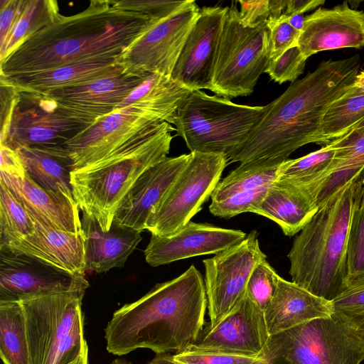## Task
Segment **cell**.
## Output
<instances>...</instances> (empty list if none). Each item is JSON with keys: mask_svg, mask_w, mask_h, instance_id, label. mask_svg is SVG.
Masks as SVG:
<instances>
[{"mask_svg": "<svg viewBox=\"0 0 364 364\" xmlns=\"http://www.w3.org/2000/svg\"><path fill=\"white\" fill-rule=\"evenodd\" d=\"M267 26L269 32V60L277 58L291 48L298 46L301 32L288 23L285 15L282 14L276 19H269Z\"/></svg>", "mask_w": 364, "mask_h": 364, "instance_id": "43", "label": "cell"}, {"mask_svg": "<svg viewBox=\"0 0 364 364\" xmlns=\"http://www.w3.org/2000/svg\"><path fill=\"white\" fill-rule=\"evenodd\" d=\"M357 332L359 337L364 342V317L352 326Z\"/></svg>", "mask_w": 364, "mask_h": 364, "instance_id": "54", "label": "cell"}, {"mask_svg": "<svg viewBox=\"0 0 364 364\" xmlns=\"http://www.w3.org/2000/svg\"><path fill=\"white\" fill-rule=\"evenodd\" d=\"M16 151L26 173L38 184L76 203L70 183L71 166L68 159L35 148L21 147Z\"/></svg>", "mask_w": 364, "mask_h": 364, "instance_id": "31", "label": "cell"}, {"mask_svg": "<svg viewBox=\"0 0 364 364\" xmlns=\"http://www.w3.org/2000/svg\"><path fill=\"white\" fill-rule=\"evenodd\" d=\"M360 68L355 54L327 60L303 78L291 82L267 109L232 162L289 159L296 149L316 144L321 120L329 106L353 84Z\"/></svg>", "mask_w": 364, "mask_h": 364, "instance_id": "3", "label": "cell"}, {"mask_svg": "<svg viewBox=\"0 0 364 364\" xmlns=\"http://www.w3.org/2000/svg\"><path fill=\"white\" fill-rule=\"evenodd\" d=\"M267 105H238L191 90L178 107L173 124L191 152L222 154L228 161L244 146Z\"/></svg>", "mask_w": 364, "mask_h": 364, "instance_id": "6", "label": "cell"}, {"mask_svg": "<svg viewBox=\"0 0 364 364\" xmlns=\"http://www.w3.org/2000/svg\"><path fill=\"white\" fill-rule=\"evenodd\" d=\"M0 142H4L9 132L14 111L20 101L21 92L4 78L0 77Z\"/></svg>", "mask_w": 364, "mask_h": 364, "instance_id": "45", "label": "cell"}, {"mask_svg": "<svg viewBox=\"0 0 364 364\" xmlns=\"http://www.w3.org/2000/svg\"><path fill=\"white\" fill-rule=\"evenodd\" d=\"M336 149V167L316 198L318 208L352 181L364 168V129L350 131L331 142Z\"/></svg>", "mask_w": 364, "mask_h": 364, "instance_id": "29", "label": "cell"}, {"mask_svg": "<svg viewBox=\"0 0 364 364\" xmlns=\"http://www.w3.org/2000/svg\"><path fill=\"white\" fill-rule=\"evenodd\" d=\"M264 353L291 364H360L364 342L353 326L332 315L270 336Z\"/></svg>", "mask_w": 364, "mask_h": 364, "instance_id": "9", "label": "cell"}, {"mask_svg": "<svg viewBox=\"0 0 364 364\" xmlns=\"http://www.w3.org/2000/svg\"><path fill=\"white\" fill-rule=\"evenodd\" d=\"M285 161L264 159L240 163L218 182L210 196L211 202L220 201L239 192L271 186L279 178Z\"/></svg>", "mask_w": 364, "mask_h": 364, "instance_id": "32", "label": "cell"}, {"mask_svg": "<svg viewBox=\"0 0 364 364\" xmlns=\"http://www.w3.org/2000/svg\"><path fill=\"white\" fill-rule=\"evenodd\" d=\"M325 4L323 0H289L287 1V6L283 13L286 16L293 14H304L305 12L322 6Z\"/></svg>", "mask_w": 364, "mask_h": 364, "instance_id": "49", "label": "cell"}, {"mask_svg": "<svg viewBox=\"0 0 364 364\" xmlns=\"http://www.w3.org/2000/svg\"><path fill=\"white\" fill-rule=\"evenodd\" d=\"M269 58L267 23L245 25L232 2L223 21L210 91L228 100L251 95Z\"/></svg>", "mask_w": 364, "mask_h": 364, "instance_id": "8", "label": "cell"}, {"mask_svg": "<svg viewBox=\"0 0 364 364\" xmlns=\"http://www.w3.org/2000/svg\"><path fill=\"white\" fill-rule=\"evenodd\" d=\"M355 182L358 183L359 184H364V168L359 174Z\"/></svg>", "mask_w": 364, "mask_h": 364, "instance_id": "58", "label": "cell"}, {"mask_svg": "<svg viewBox=\"0 0 364 364\" xmlns=\"http://www.w3.org/2000/svg\"><path fill=\"white\" fill-rule=\"evenodd\" d=\"M191 158V153L166 157L147 169L121 201L114 222L142 232Z\"/></svg>", "mask_w": 364, "mask_h": 364, "instance_id": "21", "label": "cell"}, {"mask_svg": "<svg viewBox=\"0 0 364 364\" xmlns=\"http://www.w3.org/2000/svg\"><path fill=\"white\" fill-rule=\"evenodd\" d=\"M287 6L285 0H270V17L269 19H276L279 18L284 13Z\"/></svg>", "mask_w": 364, "mask_h": 364, "instance_id": "50", "label": "cell"}, {"mask_svg": "<svg viewBox=\"0 0 364 364\" xmlns=\"http://www.w3.org/2000/svg\"><path fill=\"white\" fill-rule=\"evenodd\" d=\"M190 153L188 164L146 223L153 235L171 236L188 223L211 196L228 163L222 154Z\"/></svg>", "mask_w": 364, "mask_h": 364, "instance_id": "10", "label": "cell"}, {"mask_svg": "<svg viewBox=\"0 0 364 364\" xmlns=\"http://www.w3.org/2000/svg\"><path fill=\"white\" fill-rule=\"evenodd\" d=\"M157 22L116 8L113 0H92L86 9L60 15L0 62V76L12 77L99 58H119Z\"/></svg>", "mask_w": 364, "mask_h": 364, "instance_id": "1", "label": "cell"}, {"mask_svg": "<svg viewBox=\"0 0 364 364\" xmlns=\"http://www.w3.org/2000/svg\"><path fill=\"white\" fill-rule=\"evenodd\" d=\"M357 183L320 206L295 237L287 257L291 282L333 301L347 277L348 232Z\"/></svg>", "mask_w": 364, "mask_h": 364, "instance_id": "4", "label": "cell"}, {"mask_svg": "<svg viewBox=\"0 0 364 364\" xmlns=\"http://www.w3.org/2000/svg\"><path fill=\"white\" fill-rule=\"evenodd\" d=\"M85 290L18 301L25 318L30 364H70L87 348L81 310Z\"/></svg>", "mask_w": 364, "mask_h": 364, "instance_id": "7", "label": "cell"}, {"mask_svg": "<svg viewBox=\"0 0 364 364\" xmlns=\"http://www.w3.org/2000/svg\"><path fill=\"white\" fill-rule=\"evenodd\" d=\"M264 314L272 336L312 320L331 316L333 307L331 301L280 277Z\"/></svg>", "mask_w": 364, "mask_h": 364, "instance_id": "24", "label": "cell"}, {"mask_svg": "<svg viewBox=\"0 0 364 364\" xmlns=\"http://www.w3.org/2000/svg\"><path fill=\"white\" fill-rule=\"evenodd\" d=\"M336 151L330 143L302 157L287 159L281 166L278 178L302 188L316 201L321 187L335 169Z\"/></svg>", "mask_w": 364, "mask_h": 364, "instance_id": "30", "label": "cell"}, {"mask_svg": "<svg viewBox=\"0 0 364 364\" xmlns=\"http://www.w3.org/2000/svg\"><path fill=\"white\" fill-rule=\"evenodd\" d=\"M363 119L364 92L353 84L326 110L317 134L316 144L323 146L340 139Z\"/></svg>", "mask_w": 364, "mask_h": 364, "instance_id": "33", "label": "cell"}, {"mask_svg": "<svg viewBox=\"0 0 364 364\" xmlns=\"http://www.w3.org/2000/svg\"><path fill=\"white\" fill-rule=\"evenodd\" d=\"M333 316L350 326L364 317V274L348 279L331 301Z\"/></svg>", "mask_w": 364, "mask_h": 364, "instance_id": "38", "label": "cell"}, {"mask_svg": "<svg viewBox=\"0 0 364 364\" xmlns=\"http://www.w3.org/2000/svg\"><path fill=\"white\" fill-rule=\"evenodd\" d=\"M34 232L32 218L9 188L0 181V246Z\"/></svg>", "mask_w": 364, "mask_h": 364, "instance_id": "36", "label": "cell"}, {"mask_svg": "<svg viewBox=\"0 0 364 364\" xmlns=\"http://www.w3.org/2000/svg\"><path fill=\"white\" fill-rule=\"evenodd\" d=\"M286 16V15H285ZM288 23L296 30L301 31L304 26L305 16L304 14H293L286 16Z\"/></svg>", "mask_w": 364, "mask_h": 364, "instance_id": "52", "label": "cell"}, {"mask_svg": "<svg viewBox=\"0 0 364 364\" xmlns=\"http://www.w3.org/2000/svg\"><path fill=\"white\" fill-rule=\"evenodd\" d=\"M239 15L242 23L250 27L267 23L270 17L269 0L237 1Z\"/></svg>", "mask_w": 364, "mask_h": 364, "instance_id": "46", "label": "cell"}, {"mask_svg": "<svg viewBox=\"0 0 364 364\" xmlns=\"http://www.w3.org/2000/svg\"><path fill=\"white\" fill-rule=\"evenodd\" d=\"M185 1L166 0H113L116 8L145 14L155 22L171 15Z\"/></svg>", "mask_w": 364, "mask_h": 364, "instance_id": "44", "label": "cell"}, {"mask_svg": "<svg viewBox=\"0 0 364 364\" xmlns=\"http://www.w3.org/2000/svg\"><path fill=\"white\" fill-rule=\"evenodd\" d=\"M180 364H268L265 355L247 356L230 352L199 348L193 344L173 355Z\"/></svg>", "mask_w": 364, "mask_h": 364, "instance_id": "39", "label": "cell"}, {"mask_svg": "<svg viewBox=\"0 0 364 364\" xmlns=\"http://www.w3.org/2000/svg\"><path fill=\"white\" fill-rule=\"evenodd\" d=\"M119 65L105 75L80 86L45 94L73 119L90 126L114 112L144 80Z\"/></svg>", "mask_w": 364, "mask_h": 364, "instance_id": "16", "label": "cell"}, {"mask_svg": "<svg viewBox=\"0 0 364 364\" xmlns=\"http://www.w3.org/2000/svg\"><path fill=\"white\" fill-rule=\"evenodd\" d=\"M86 269L102 273L124 266L142 237L141 232L114 222L109 230H103L97 220L82 213Z\"/></svg>", "mask_w": 364, "mask_h": 364, "instance_id": "25", "label": "cell"}, {"mask_svg": "<svg viewBox=\"0 0 364 364\" xmlns=\"http://www.w3.org/2000/svg\"><path fill=\"white\" fill-rule=\"evenodd\" d=\"M85 277L75 276L40 259L0 250V302L86 289Z\"/></svg>", "mask_w": 364, "mask_h": 364, "instance_id": "15", "label": "cell"}, {"mask_svg": "<svg viewBox=\"0 0 364 364\" xmlns=\"http://www.w3.org/2000/svg\"><path fill=\"white\" fill-rule=\"evenodd\" d=\"M263 354L267 357L269 360L268 364H291L288 360L282 357L267 355L264 352Z\"/></svg>", "mask_w": 364, "mask_h": 364, "instance_id": "53", "label": "cell"}, {"mask_svg": "<svg viewBox=\"0 0 364 364\" xmlns=\"http://www.w3.org/2000/svg\"><path fill=\"white\" fill-rule=\"evenodd\" d=\"M0 355L4 364H30L25 318L19 302H0Z\"/></svg>", "mask_w": 364, "mask_h": 364, "instance_id": "34", "label": "cell"}, {"mask_svg": "<svg viewBox=\"0 0 364 364\" xmlns=\"http://www.w3.org/2000/svg\"><path fill=\"white\" fill-rule=\"evenodd\" d=\"M88 348L85 350L81 355L70 364H87Z\"/></svg>", "mask_w": 364, "mask_h": 364, "instance_id": "56", "label": "cell"}, {"mask_svg": "<svg viewBox=\"0 0 364 364\" xmlns=\"http://www.w3.org/2000/svg\"><path fill=\"white\" fill-rule=\"evenodd\" d=\"M318 208L302 188L277 178L254 213L275 222L287 236H294L311 220Z\"/></svg>", "mask_w": 364, "mask_h": 364, "instance_id": "26", "label": "cell"}, {"mask_svg": "<svg viewBox=\"0 0 364 364\" xmlns=\"http://www.w3.org/2000/svg\"><path fill=\"white\" fill-rule=\"evenodd\" d=\"M306 59L298 46L291 48L276 58L270 59L264 73L279 84L297 80L303 74Z\"/></svg>", "mask_w": 364, "mask_h": 364, "instance_id": "42", "label": "cell"}, {"mask_svg": "<svg viewBox=\"0 0 364 364\" xmlns=\"http://www.w3.org/2000/svg\"><path fill=\"white\" fill-rule=\"evenodd\" d=\"M148 364H180L170 353H158Z\"/></svg>", "mask_w": 364, "mask_h": 364, "instance_id": "51", "label": "cell"}, {"mask_svg": "<svg viewBox=\"0 0 364 364\" xmlns=\"http://www.w3.org/2000/svg\"><path fill=\"white\" fill-rule=\"evenodd\" d=\"M173 131L171 124L160 122L103 160L71 171L73 195L80 210L95 218L103 230H109L121 201L134 183L167 157Z\"/></svg>", "mask_w": 364, "mask_h": 364, "instance_id": "5", "label": "cell"}, {"mask_svg": "<svg viewBox=\"0 0 364 364\" xmlns=\"http://www.w3.org/2000/svg\"><path fill=\"white\" fill-rule=\"evenodd\" d=\"M110 364H134L128 360H126L124 359H115Z\"/></svg>", "mask_w": 364, "mask_h": 364, "instance_id": "57", "label": "cell"}, {"mask_svg": "<svg viewBox=\"0 0 364 364\" xmlns=\"http://www.w3.org/2000/svg\"><path fill=\"white\" fill-rule=\"evenodd\" d=\"M191 91L171 76L151 73L146 74L143 82L117 109L131 107L150 117L173 124L178 107Z\"/></svg>", "mask_w": 364, "mask_h": 364, "instance_id": "28", "label": "cell"}, {"mask_svg": "<svg viewBox=\"0 0 364 364\" xmlns=\"http://www.w3.org/2000/svg\"><path fill=\"white\" fill-rule=\"evenodd\" d=\"M246 236L242 230L190 221L171 236L151 235L144 250L145 260L151 267H158L196 256L216 255Z\"/></svg>", "mask_w": 364, "mask_h": 364, "instance_id": "19", "label": "cell"}, {"mask_svg": "<svg viewBox=\"0 0 364 364\" xmlns=\"http://www.w3.org/2000/svg\"><path fill=\"white\" fill-rule=\"evenodd\" d=\"M228 7L204 6L199 10L171 77L191 90H211L215 61Z\"/></svg>", "mask_w": 364, "mask_h": 364, "instance_id": "17", "label": "cell"}, {"mask_svg": "<svg viewBox=\"0 0 364 364\" xmlns=\"http://www.w3.org/2000/svg\"><path fill=\"white\" fill-rule=\"evenodd\" d=\"M298 47L307 59L321 51L364 47V11L347 1L331 9L318 8L305 16Z\"/></svg>", "mask_w": 364, "mask_h": 364, "instance_id": "20", "label": "cell"}, {"mask_svg": "<svg viewBox=\"0 0 364 364\" xmlns=\"http://www.w3.org/2000/svg\"><path fill=\"white\" fill-rule=\"evenodd\" d=\"M0 171L9 174L23 176L26 173L16 151L0 144Z\"/></svg>", "mask_w": 364, "mask_h": 364, "instance_id": "48", "label": "cell"}, {"mask_svg": "<svg viewBox=\"0 0 364 364\" xmlns=\"http://www.w3.org/2000/svg\"><path fill=\"white\" fill-rule=\"evenodd\" d=\"M60 15L57 1L28 0L9 36L0 46V62Z\"/></svg>", "mask_w": 364, "mask_h": 364, "instance_id": "35", "label": "cell"}, {"mask_svg": "<svg viewBox=\"0 0 364 364\" xmlns=\"http://www.w3.org/2000/svg\"><path fill=\"white\" fill-rule=\"evenodd\" d=\"M31 218L34 232L0 246V250L25 254L73 275L85 277L87 269L83 232L60 230Z\"/></svg>", "mask_w": 364, "mask_h": 364, "instance_id": "22", "label": "cell"}, {"mask_svg": "<svg viewBox=\"0 0 364 364\" xmlns=\"http://www.w3.org/2000/svg\"><path fill=\"white\" fill-rule=\"evenodd\" d=\"M160 122L131 107L116 109L63 144L71 171L103 160Z\"/></svg>", "mask_w": 364, "mask_h": 364, "instance_id": "14", "label": "cell"}, {"mask_svg": "<svg viewBox=\"0 0 364 364\" xmlns=\"http://www.w3.org/2000/svg\"><path fill=\"white\" fill-rule=\"evenodd\" d=\"M362 129H364V119L355 127H353L350 131L360 130Z\"/></svg>", "mask_w": 364, "mask_h": 364, "instance_id": "59", "label": "cell"}, {"mask_svg": "<svg viewBox=\"0 0 364 364\" xmlns=\"http://www.w3.org/2000/svg\"><path fill=\"white\" fill-rule=\"evenodd\" d=\"M87 125L61 111L43 95L21 92L4 142L13 150L21 147L50 150L63 144Z\"/></svg>", "mask_w": 364, "mask_h": 364, "instance_id": "13", "label": "cell"}, {"mask_svg": "<svg viewBox=\"0 0 364 364\" xmlns=\"http://www.w3.org/2000/svg\"><path fill=\"white\" fill-rule=\"evenodd\" d=\"M269 186L237 193L224 200L211 202L210 212L215 216L228 219L244 213H252L259 208Z\"/></svg>", "mask_w": 364, "mask_h": 364, "instance_id": "40", "label": "cell"}, {"mask_svg": "<svg viewBox=\"0 0 364 364\" xmlns=\"http://www.w3.org/2000/svg\"><path fill=\"white\" fill-rule=\"evenodd\" d=\"M200 9L196 1L185 2L166 18L139 36L121 55L119 63L133 75L159 73L171 76Z\"/></svg>", "mask_w": 364, "mask_h": 364, "instance_id": "12", "label": "cell"}, {"mask_svg": "<svg viewBox=\"0 0 364 364\" xmlns=\"http://www.w3.org/2000/svg\"><path fill=\"white\" fill-rule=\"evenodd\" d=\"M363 274L364 184L357 183L348 232L346 279Z\"/></svg>", "mask_w": 364, "mask_h": 364, "instance_id": "37", "label": "cell"}, {"mask_svg": "<svg viewBox=\"0 0 364 364\" xmlns=\"http://www.w3.org/2000/svg\"><path fill=\"white\" fill-rule=\"evenodd\" d=\"M119 58H99L18 76H0L20 92L45 95L80 86L98 78L119 65Z\"/></svg>", "mask_w": 364, "mask_h": 364, "instance_id": "27", "label": "cell"}, {"mask_svg": "<svg viewBox=\"0 0 364 364\" xmlns=\"http://www.w3.org/2000/svg\"><path fill=\"white\" fill-rule=\"evenodd\" d=\"M207 308L204 279L191 265L117 310L105 329L107 350L115 355L138 348L180 352L198 339Z\"/></svg>", "mask_w": 364, "mask_h": 364, "instance_id": "2", "label": "cell"}, {"mask_svg": "<svg viewBox=\"0 0 364 364\" xmlns=\"http://www.w3.org/2000/svg\"><path fill=\"white\" fill-rule=\"evenodd\" d=\"M257 235L252 230L241 242L203 261L209 326L218 324L238 306L252 270L267 258Z\"/></svg>", "mask_w": 364, "mask_h": 364, "instance_id": "11", "label": "cell"}, {"mask_svg": "<svg viewBox=\"0 0 364 364\" xmlns=\"http://www.w3.org/2000/svg\"><path fill=\"white\" fill-rule=\"evenodd\" d=\"M0 181L24 206L30 216L60 230L83 232L78 205L49 192L27 173L18 176L0 171Z\"/></svg>", "mask_w": 364, "mask_h": 364, "instance_id": "23", "label": "cell"}, {"mask_svg": "<svg viewBox=\"0 0 364 364\" xmlns=\"http://www.w3.org/2000/svg\"><path fill=\"white\" fill-rule=\"evenodd\" d=\"M279 278L266 259L259 262L252 270L246 291L263 311L272 300Z\"/></svg>", "mask_w": 364, "mask_h": 364, "instance_id": "41", "label": "cell"}, {"mask_svg": "<svg viewBox=\"0 0 364 364\" xmlns=\"http://www.w3.org/2000/svg\"><path fill=\"white\" fill-rule=\"evenodd\" d=\"M269 337L264 311L246 291L238 306L218 324L203 329L193 345L243 355L260 356Z\"/></svg>", "mask_w": 364, "mask_h": 364, "instance_id": "18", "label": "cell"}, {"mask_svg": "<svg viewBox=\"0 0 364 364\" xmlns=\"http://www.w3.org/2000/svg\"><path fill=\"white\" fill-rule=\"evenodd\" d=\"M353 85L364 92V70L356 75Z\"/></svg>", "mask_w": 364, "mask_h": 364, "instance_id": "55", "label": "cell"}, {"mask_svg": "<svg viewBox=\"0 0 364 364\" xmlns=\"http://www.w3.org/2000/svg\"><path fill=\"white\" fill-rule=\"evenodd\" d=\"M28 0L0 1V46H1L15 26Z\"/></svg>", "mask_w": 364, "mask_h": 364, "instance_id": "47", "label": "cell"}]
</instances>
